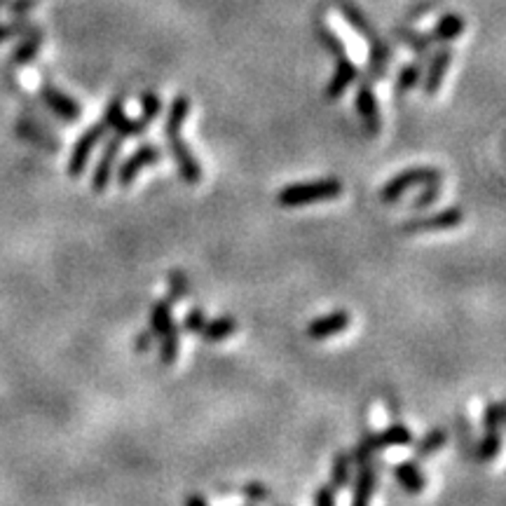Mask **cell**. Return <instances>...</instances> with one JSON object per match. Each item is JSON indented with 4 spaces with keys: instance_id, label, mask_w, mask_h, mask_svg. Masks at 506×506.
Listing matches in <instances>:
<instances>
[{
    "instance_id": "6da1fadb",
    "label": "cell",
    "mask_w": 506,
    "mask_h": 506,
    "mask_svg": "<svg viewBox=\"0 0 506 506\" xmlns=\"http://www.w3.org/2000/svg\"><path fill=\"white\" fill-rule=\"evenodd\" d=\"M337 7L343 12V17L347 19V24L355 28L356 34L365 40L368 45V78L371 83L383 80L387 73V63H389V47L375 28H373L371 19L365 17L364 12L352 3V0H337Z\"/></svg>"
},
{
    "instance_id": "7a4b0ae2",
    "label": "cell",
    "mask_w": 506,
    "mask_h": 506,
    "mask_svg": "<svg viewBox=\"0 0 506 506\" xmlns=\"http://www.w3.org/2000/svg\"><path fill=\"white\" fill-rule=\"evenodd\" d=\"M316 35H319L321 45L326 47L333 54V59H336V73H333L331 83L326 84V99L336 102V99H340L359 80V66L352 62V56L347 54V47H345L343 40L337 38L333 28L319 22L316 24Z\"/></svg>"
},
{
    "instance_id": "3957f363",
    "label": "cell",
    "mask_w": 506,
    "mask_h": 506,
    "mask_svg": "<svg viewBox=\"0 0 506 506\" xmlns=\"http://www.w3.org/2000/svg\"><path fill=\"white\" fill-rule=\"evenodd\" d=\"M343 195V183L337 179H319V180H305V183H291V186L281 188L277 195V202L287 209L305 207V204L326 202Z\"/></svg>"
},
{
    "instance_id": "277c9868",
    "label": "cell",
    "mask_w": 506,
    "mask_h": 506,
    "mask_svg": "<svg viewBox=\"0 0 506 506\" xmlns=\"http://www.w3.org/2000/svg\"><path fill=\"white\" fill-rule=\"evenodd\" d=\"M413 443V432L405 424H389L383 432H368L361 436V441L356 443L355 452H352V462L356 464H365L375 452H380L383 448H394V445H408Z\"/></svg>"
},
{
    "instance_id": "5b68a950",
    "label": "cell",
    "mask_w": 506,
    "mask_h": 506,
    "mask_svg": "<svg viewBox=\"0 0 506 506\" xmlns=\"http://www.w3.org/2000/svg\"><path fill=\"white\" fill-rule=\"evenodd\" d=\"M432 180H443V174H441L439 169L433 167H413V169H405L401 174H396L394 179H389L384 183L383 192H380V199L384 204H394L396 199L405 195V192L411 190V188L417 186H427Z\"/></svg>"
},
{
    "instance_id": "8992f818",
    "label": "cell",
    "mask_w": 506,
    "mask_h": 506,
    "mask_svg": "<svg viewBox=\"0 0 506 506\" xmlns=\"http://www.w3.org/2000/svg\"><path fill=\"white\" fill-rule=\"evenodd\" d=\"M164 139H167L169 151H171V158H174L180 179L186 180V183H197V180L202 179V167H199V162L192 155L190 146L180 139V130H164Z\"/></svg>"
},
{
    "instance_id": "52a82bcc",
    "label": "cell",
    "mask_w": 506,
    "mask_h": 506,
    "mask_svg": "<svg viewBox=\"0 0 506 506\" xmlns=\"http://www.w3.org/2000/svg\"><path fill=\"white\" fill-rule=\"evenodd\" d=\"M106 131L108 130L103 122L92 124L90 130L84 131V134L75 141L73 151H71V158H68V176H71V179L83 176L84 167H87V162H90V155L94 152V148L99 146V141L103 139Z\"/></svg>"
},
{
    "instance_id": "ba28073f",
    "label": "cell",
    "mask_w": 506,
    "mask_h": 506,
    "mask_svg": "<svg viewBox=\"0 0 506 506\" xmlns=\"http://www.w3.org/2000/svg\"><path fill=\"white\" fill-rule=\"evenodd\" d=\"M160 160H162V152H160V148L155 146V143H143V146L136 148L130 158L120 164L118 183L124 188L131 186V183L136 180V176L141 174V169L151 167V164H158Z\"/></svg>"
},
{
    "instance_id": "9c48e42d",
    "label": "cell",
    "mask_w": 506,
    "mask_h": 506,
    "mask_svg": "<svg viewBox=\"0 0 506 506\" xmlns=\"http://www.w3.org/2000/svg\"><path fill=\"white\" fill-rule=\"evenodd\" d=\"M103 124L106 130H112L122 139H130V136H141L146 131L148 122L143 118L131 120L124 115V102L122 99H112L106 108V115H103Z\"/></svg>"
},
{
    "instance_id": "30bf717a",
    "label": "cell",
    "mask_w": 506,
    "mask_h": 506,
    "mask_svg": "<svg viewBox=\"0 0 506 506\" xmlns=\"http://www.w3.org/2000/svg\"><path fill=\"white\" fill-rule=\"evenodd\" d=\"M356 112L359 118L364 120L365 131L371 136H375L380 131V106H377V96L375 90H373L371 80H364L356 90V99H355Z\"/></svg>"
},
{
    "instance_id": "8fae6325",
    "label": "cell",
    "mask_w": 506,
    "mask_h": 506,
    "mask_svg": "<svg viewBox=\"0 0 506 506\" xmlns=\"http://www.w3.org/2000/svg\"><path fill=\"white\" fill-rule=\"evenodd\" d=\"M40 96H43L45 106L54 112L56 118H62L63 122H78L80 115H83V108H80L71 96L63 94L62 90H56L54 84H43V87H40Z\"/></svg>"
},
{
    "instance_id": "7c38bea8",
    "label": "cell",
    "mask_w": 506,
    "mask_h": 506,
    "mask_svg": "<svg viewBox=\"0 0 506 506\" xmlns=\"http://www.w3.org/2000/svg\"><path fill=\"white\" fill-rule=\"evenodd\" d=\"M464 220V211L457 207H450L439 214L427 216V219H415L404 223V232H439V230H450V228H457Z\"/></svg>"
},
{
    "instance_id": "4fadbf2b",
    "label": "cell",
    "mask_w": 506,
    "mask_h": 506,
    "mask_svg": "<svg viewBox=\"0 0 506 506\" xmlns=\"http://www.w3.org/2000/svg\"><path fill=\"white\" fill-rule=\"evenodd\" d=\"M122 136L115 134L106 143V151H103L102 160H99L94 174H92V190L94 192H103L108 188V183H111L112 169H115V162H118L120 151H122Z\"/></svg>"
},
{
    "instance_id": "5bb4252c",
    "label": "cell",
    "mask_w": 506,
    "mask_h": 506,
    "mask_svg": "<svg viewBox=\"0 0 506 506\" xmlns=\"http://www.w3.org/2000/svg\"><path fill=\"white\" fill-rule=\"evenodd\" d=\"M450 63H452V50H450V45L439 47V50L429 56L427 73L422 75V78H424V83H422V90H424V94L433 96L436 92L441 90V84H443V78H445V71L450 68Z\"/></svg>"
},
{
    "instance_id": "9a60e30c",
    "label": "cell",
    "mask_w": 506,
    "mask_h": 506,
    "mask_svg": "<svg viewBox=\"0 0 506 506\" xmlns=\"http://www.w3.org/2000/svg\"><path fill=\"white\" fill-rule=\"evenodd\" d=\"M349 321H352V316L345 309L316 316V319H312L307 324V337H312V340H328V337L337 336V333L347 331Z\"/></svg>"
},
{
    "instance_id": "2e32d148",
    "label": "cell",
    "mask_w": 506,
    "mask_h": 506,
    "mask_svg": "<svg viewBox=\"0 0 506 506\" xmlns=\"http://www.w3.org/2000/svg\"><path fill=\"white\" fill-rule=\"evenodd\" d=\"M394 476H396L399 485L408 495H420L422 490H424V485H427V478L420 472L417 462L413 460L399 462V464L394 467Z\"/></svg>"
},
{
    "instance_id": "e0dca14e",
    "label": "cell",
    "mask_w": 506,
    "mask_h": 506,
    "mask_svg": "<svg viewBox=\"0 0 506 506\" xmlns=\"http://www.w3.org/2000/svg\"><path fill=\"white\" fill-rule=\"evenodd\" d=\"M377 485V472L365 462L361 464L359 476H356L355 495H352V506H371V497L375 492Z\"/></svg>"
},
{
    "instance_id": "ac0fdd59",
    "label": "cell",
    "mask_w": 506,
    "mask_h": 506,
    "mask_svg": "<svg viewBox=\"0 0 506 506\" xmlns=\"http://www.w3.org/2000/svg\"><path fill=\"white\" fill-rule=\"evenodd\" d=\"M464 28H467V24H464L462 15L450 12V15H443V17L436 22L433 31H429V34H432L433 43H445V45H448V43H452V40H457L464 34Z\"/></svg>"
},
{
    "instance_id": "d6986e66",
    "label": "cell",
    "mask_w": 506,
    "mask_h": 506,
    "mask_svg": "<svg viewBox=\"0 0 506 506\" xmlns=\"http://www.w3.org/2000/svg\"><path fill=\"white\" fill-rule=\"evenodd\" d=\"M40 47H43V28H35L31 34L22 35L19 45L12 52V63H15V66H24V63L34 62L35 56H38Z\"/></svg>"
},
{
    "instance_id": "ffe728a7",
    "label": "cell",
    "mask_w": 506,
    "mask_h": 506,
    "mask_svg": "<svg viewBox=\"0 0 506 506\" xmlns=\"http://www.w3.org/2000/svg\"><path fill=\"white\" fill-rule=\"evenodd\" d=\"M235 331H237V319L230 315H225V316H219V319L207 321L202 331H199V336H202L204 343H223V340H228Z\"/></svg>"
},
{
    "instance_id": "44dd1931",
    "label": "cell",
    "mask_w": 506,
    "mask_h": 506,
    "mask_svg": "<svg viewBox=\"0 0 506 506\" xmlns=\"http://www.w3.org/2000/svg\"><path fill=\"white\" fill-rule=\"evenodd\" d=\"M171 303L174 300L167 298V300H160V303H155V307H152L151 312V331L152 336H162V333H167L169 328L176 326L174 321V307H171Z\"/></svg>"
},
{
    "instance_id": "7402d4cb",
    "label": "cell",
    "mask_w": 506,
    "mask_h": 506,
    "mask_svg": "<svg viewBox=\"0 0 506 506\" xmlns=\"http://www.w3.org/2000/svg\"><path fill=\"white\" fill-rule=\"evenodd\" d=\"M396 38H399L401 45L413 50L417 56H427L433 45L432 34H420V31H411V28H399V31H396Z\"/></svg>"
},
{
    "instance_id": "603a6c76",
    "label": "cell",
    "mask_w": 506,
    "mask_h": 506,
    "mask_svg": "<svg viewBox=\"0 0 506 506\" xmlns=\"http://www.w3.org/2000/svg\"><path fill=\"white\" fill-rule=\"evenodd\" d=\"M448 443V432L445 429H432V432L424 436V439L417 443V450L415 455L420 457V460H424V457H432L436 455L443 445Z\"/></svg>"
},
{
    "instance_id": "cb8c5ba5",
    "label": "cell",
    "mask_w": 506,
    "mask_h": 506,
    "mask_svg": "<svg viewBox=\"0 0 506 506\" xmlns=\"http://www.w3.org/2000/svg\"><path fill=\"white\" fill-rule=\"evenodd\" d=\"M422 73H424V68H422V59H417V62H413V63H405V66L401 68L399 78H396V92H399V94L411 92L415 84H420Z\"/></svg>"
},
{
    "instance_id": "d4e9b609",
    "label": "cell",
    "mask_w": 506,
    "mask_h": 506,
    "mask_svg": "<svg viewBox=\"0 0 506 506\" xmlns=\"http://www.w3.org/2000/svg\"><path fill=\"white\" fill-rule=\"evenodd\" d=\"M349 469H352V457L347 452H337L333 457V469H331V488L343 490L349 481Z\"/></svg>"
},
{
    "instance_id": "484cf974",
    "label": "cell",
    "mask_w": 506,
    "mask_h": 506,
    "mask_svg": "<svg viewBox=\"0 0 506 506\" xmlns=\"http://www.w3.org/2000/svg\"><path fill=\"white\" fill-rule=\"evenodd\" d=\"M176 356H179V326H171L160 336V361L164 365H171Z\"/></svg>"
},
{
    "instance_id": "4316f807",
    "label": "cell",
    "mask_w": 506,
    "mask_h": 506,
    "mask_svg": "<svg viewBox=\"0 0 506 506\" xmlns=\"http://www.w3.org/2000/svg\"><path fill=\"white\" fill-rule=\"evenodd\" d=\"M501 450V436L500 432H485V436L478 441L476 445V460L478 462H490L500 455Z\"/></svg>"
},
{
    "instance_id": "83f0119b",
    "label": "cell",
    "mask_w": 506,
    "mask_h": 506,
    "mask_svg": "<svg viewBox=\"0 0 506 506\" xmlns=\"http://www.w3.org/2000/svg\"><path fill=\"white\" fill-rule=\"evenodd\" d=\"M35 28L38 26H34L26 17L15 19L12 24H0V43H5V40H12V38H22V35L31 34V31H35Z\"/></svg>"
},
{
    "instance_id": "f1b7e54d",
    "label": "cell",
    "mask_w": 506,
    "mask_h": 506,
    "mask_svg": "<svg viewBox=\"0 0 506 506\" xmlns=\"http://www.w3.org/2000/svg\"><path fill=\"white\" fill-rule=\"evenodd\" d=\"M504 424V404H490L483 413V429L485 432H500Z\"/></svg>"
},
{
    "instance_id": "f546056e",
    "label": "cell",
    "mask_w": 506,
    "mask_h": 506,
    "mask_svg": "<svg viewBox=\"0 0 506 506\" xmlns=\"http://www.w3.org/2000/svg\"><path fill=\"white\" fill-rule=\"evenodd\" d=\"M160 108H162L160 96L155 94V92H143V96H141V112H143V115H141V118L151 124L152 120L160 115Z\"/></svg>"
},
{
    "instance_id": "4dcf8cb0",
    "label": "cell",
    "mask_w": 506,
    "mask_h": 506,
    "mask_svg": "<svg viewBox=\"0 0 506 506\" xmlns=\"http://www.w3.org/2000/svg\"><path fill=\"white\" fill-rule=\"evenodd\" d=\"M441 197V180H432L424 186V190L420 192L415 202H413V209H427L429 204H433Z\"/></svg>"
},
{
    "instance_id": "1f68e13d",
    "label": "cell",
    "mask_w": 506,
    "mask_h": 506,
    "mask_svg": "<svg viewBox=\"0 0 506 506\" xmlns=\"http://www.w3.org/2000/svg\"><path fill=\"white\" fill-rule=\"evenodd\" d=\"M204 324H207V315L199 307H192L186 315V319H183V331L199 333L204 328Z\"/></svg>"
},
{
    "instance_id": "d6a6232c",
    "label": "cell",
    "mask_w": 506,
    "mask_h": 506,
    "mask_svg": "<svg viewBox=\"0 0 506 506\" xmlns=\"http://www.w3.org/2000/svg\"><path fill=\"white\" fill-rule=\"evenodd\" d=\"M38 3L40 0H5V10H10L15 17H26Z\"/></svg>"
},
{
    "instance_id": "836d02e7",
    "label": "cell",
    "mask_w": 506,
    "mask_h": 506,
    "mask_svg": "<svg viewBox=\"0 0 506 506\" xmlns=\"http://www.w3.org/2000/svg\"><path fill=\"white\" fill-rule=\"evenodd\" d=\"M169 284H171V300L180 298V296H186V293L190 291L186 277L179 275V272H174V275H171V281H169Z\"/></svg>"
},
{
    "instance_id": "e575fe53",
    "label": "cell",
    "mask_w": 506,
    "mask_h": 506,
    "mask_svg": "<svg viewBox=\"0 0 506 506\" xmlns=\"http://www.w3.org/2000/svg\"><path fill=\"white\" fill-rule=\"evenodd\" d=\"M315 506H336V490L331 485H324V488L316 490Z\"/></svg>"
},
{
    "instance_id": "d590c367",
    "label": "cell",
    "mask_w": 506,
    "mask_h": 506,
    "mask_svg": "<svg viewBox=\"0 0 506 506\" xmlns=\"http://www.w3.org/2000/svg\"><path fill=\"white\" fill-rule=\"evenodd\" d=\"M152 347V331H143V333H139V337H136V343H134V349L136 352H148V349Z\"/></svg>"
},
{
    "instance_id": "8d00e7d4",
    "label": "cell",
    "mask_w": 506,
    "mask_h": 506,
    "mask_svg": "<svg viewBox=\"0 0 506 506\" xmlns=\"http://www.w3.org/2000/svg\"><path fill=\"white\" fill-rule=\"evenodd\" d=\"M244 492H247L251 500H265V497H268V490H265V485H260V483L247 485V488H244Z\"/></svg>"
},
{
    "instance_id": "74e56055",
    "label": "cell",
    "mask_w": 506,
    "mask_h": 506,
    "mask_svg": "<svg viewBox=\"0 0 506 506\" xmlns=\"http://www.w3.org/2000/svg\"><path fill=\"white\" fill-rule=\"evenodd\" d=\"M186 506H209V504L202 495H190L186 497Z\"/></svg>"
},
{
    "instance_id": "f35d334b",
    "label": "cell",
    "mask_w": 506,
    "mask_h": 506,
    "mask_svg": "<svg viewBox=\"0 0 506 506\" xmlns=\"http://www.w3.org/2000/svg\"><path fill=\"white\" fill-rule=\"evenodd\" d=\"M0 7H5V0H0Z\"/></svg>"
}]
</instances>
